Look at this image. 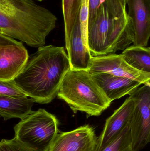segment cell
<instances>
[{"label": "cell", "mask_w": 150, "mask_h": 151, "mask_svg": "<svg viewBox=\"0 0 150 151\" xmlns=\"http://www.w3.org/2000/svg\"><path fill=\"white\" fill-rule=\"evenodd\" d=\"M0 95L13 97L26 96L19 89L13 81H4L0 80Z\"/></svg>", "instance_id": "obj_20"}, {"label": "cell", "mask_w": 150, "mask_h": 151, "mask_svg": "<svg viewBox=\"0 0 150 151\" xmlns=\"http://www.w3.org/2000/svg\"><path fill=\"white\" fill-rule=\"evenodd\" d=\"M89 0H82L81 9L79 12V22L81 27L82 37L85 45L88 48V19H89Z\"/></svg>", "instance_id": "obj_19"}, {"label": "cell", "mask_w": 150, "mask_h": 151, "mask_svg": "<svg viewBox=\"0 0 150 151\" xmlns=\"http://www.w3.org/2000/svg\"><path fill=\"white\" fill-rule=\"evenodd\" d=\"M112 18L106 1L105 2L95 21L88 28V49L92 56L109 55L108 38Z\"/></svg>", "instance_id": "obj_8"}, {"label": "cell", "mask_w": 150, "mask_h": 151, "mask_svg": "<svg viewBox=\"0 0 150 151\" xmlns=\"http://www.w3.org/2000/svg\"><path fill=\"white\" fill-rule=\"evenodd\" d=\"M135 107L130 97L106 121L102 133L97 137L95 151H100L110 144L129 123Z\"/></svg>", "instance_id": "obj_9"}, {"label": "cell", "mask_w": 150, "mask_h": 151, "mask_svg": "<svg viewBox=\"0 0 150 151\" xmlns=\"http://www.w3.org/2000/svg\"><path fill=\"white\" fill-rule=\"evenodd\" d=\"M23 43L0 46V80L12 81L21 71L29 58Z\"/></svg>", "instance_id": "obj_11"}, {"label": "cell", "mask_w": 150, "mask_h": 151, "mask_svg": "<svg viewBox=\"0 0 150 151\" xmlns=\"http://www.w3.org/2000/svg\"><path fill=\"white\" fill-rule=\"evenodd\" d=\"M88 71L91 74L106 73L132 79L142 84L150 86V73L134 69L125 62L122 55L111 54L92 57Z\"/></svg>", "instance_id": "obj_6"}, {"label": "cell", "mask_w": 150, "mask_h": 151, "mask_svg": "<svg viewBox=\"0 0 150 151\" xmlns=\"http://www.w3.org/2000/svg\"><path fill=\"white\" fill-rule=\"evenodd\" d=\"M57 96L65 101L74 113L82 112L88 117L100 116L112 103L90 73L83 70H70Z\"/></svg>", "instance_id": "obj_3"}, {"label": "cell", "mask_w": 150, "mask_h": 151, "mask_svg": "<svg viewBox=\"0 0 150 151\" xmlns=\"http://www.w3.org/2000/svg\"><path fill=\"white\" fill-rule=\"evenodd\" d=\"M97 137L89 125L74 130L59 132L48 151H95Z\"/></svg>", "instance_id": "obj_7"}, {"label": "cell", "mask_w": 150, "mask_h": 151, "mask_svg": "<svg viewBox=\"0 0 150 151\" xmlns=\"http://www.w3.org/2000/svg\"><path fill=\"white\" fill-rule=\"evenodd\" d=\"M0 151H35L21 143L14 137L11 140L2 139L0 142Z\"/></svg>", "instance_id": "obj_21"}, {"label": "cell", "mask_w": 150, "mask_h": 151, "mask_svg": "<svg viewBox=\"0 0 150 151\" xmlns=\"http://www.w3.org/2000/svg\"><path fill=\"white\" fill-rule=\"evenodd\" d=\"M82 0H62L65 40L68 38L79 15Z\"/></svg>", "instance_id": "obj_17"}, {"label": "cell", "mask_w": 150, "mask_h": 151, "mask_svg": "<svg viewBox=\"0 0 150 151\" xmlns=\"http://www.w3.org/2000/svg\"><path fill=\"white\" fill-rule=\"evenodd\" d=\"M106 0H89V19L88 27L93 24L102 4Z\"/></svg>", "instance_id": "obj_22"}, {"label": "cell", "mask_w": 150, "mask_h": 151, "mask_svg": "<svg viewBox=\"0 0 150 151\" xmlns=\"http://www.w3.org/2000/svg\"><path fill=\"white\" fill-rule=\"evenodd\" d=\"M91 75L111 102L126 95H130L142 84L132 79L106 73Z\"/></svg>", "instance_id": "obj_13"}, {"label": "cell", "mask_w": 150, "mask_h": 151, "mask_svg": "<svg viewBox=\"0 0 150 151\" xmlns=\"http://www.w3.org/2000/svg\"><path fill=\"white\" fill-rule=\"evenodd\" d=\"M65 45L70 70L88 71L92 56L84 43L78 16Z\"/></svg>", "instance_id": "obj_12"}, {"label": "cell", "mask_w": 150, "mask_h": 151, "mask_svg": "<svg viewBox=\"0 0 150 151\" xmlns=\"http://www.w3.org/2000/svg\"><path fill=\"white\" fill-rule=\"evenodd\" d=\"M120 1L123 7L125 8V9H126L127 0H120Z\"/></svg>", "instance_id": "obj_25"}, {"label": "cell", "mask_w": 150, "mask_h": 151, "mask_svg": "<svg viewBox=\"0 0 150 151\" xmlns=\"http://www.w3.org/2000/svg\"><path fill=\"white\" fill-rule=\"evenodd\" d=\"M59 124L54 115L40 108L15 126V138L33 150L48 151L59 133Z\"/></svg>", "instance_id": "obj_4"}, {"label": "cell", "mask_w": 150, "mask_h": 151, "mask_svg": "<svg viewBox=\"0 0 150 151\" xmlns=\"http://www.w3.org/2000/svg\"><path fill=\"white\" fill-rule=\"evenodd\" d=\"M134 40L133 24L127 12L119 18H113L108 38L109 54L124 50Z\"/></svg>", "instance_id": "obj_14"}, {"label": "cell", "mask_w": 150, "mask_h": 151, "mask_svg": "<svg viewBox=\"0 0 150 151\" xmlns=\"http://www.w3.org/2000/svg\"><path fill=\"white\" fill-rule=\"evenodd\" d=\"M22 43L0 32V46L19 45Z\"/></svg>", "instance_id": "obj_24"}, {"label": "cell", "mask_w": 150, "mask_h": 151, "mask_svg": "<svg viewBox=\"0 0 150 151\" xmlns=\"http://www.w3.org/2000/svg\"><path fill=\"white\" fill-rule=\"evenodd\" d=\"M36 1H43V0H36Z\"/></svg>", "instance_id": "obj_26"}, {"label": "cell", "mask_w": 150, "mask_h": 151, "mask_svg": "<svg viewBox=\"0 0 150 151\" xmlns=\"http://www.w3.org/2000/svg\"><path fill=\"white\" fill-rule=\"evenodd\" d=\"M70 70L63 47L43 46L29 56L13 82L34 103H51L56 97L63 80Z\"/></svg>", "instance_id": "obj_1"}, {"label": "cell", "mask_w": 150, "mask_h": 151, "mask_svg": "<svg viewBox=\"0 0 150 151\" xmlns=\"http://www.w3.org/2000/svg\"><path fill=\"white\" fill-rule=\"evenodd\" d=\"M57 20L33 0H0V32L30 47L44 46Z\"/></svg>", "instance_id": "obj_2"}, {"label": "cell", "mask_w": 150, "mask_h": 151, "mask_svg": "<svg viewBox=\"0 0 150 151\" xmlns=\"http://www.w3.org/2000/svg\"><path fill=\"white\" fill-rule=\"evenodd\" d=\"M34 102L27 96L0 95V118L6 121L13 118L23 119L33 111Z\"/></svg>", "instance_id": "obj_15"}, {"label": "cell", "mask_w": 150, "mask_h": 151, "mask_svg": "<svg viewBox=\"0 0 150 151\" xmlns=\"http://www.w3.org/2000/svg\"><path fill=\"white\" fill-rule=\"evenodd\" d=\"M134 32L133 46L146 47L150 36V0H127Z\"/></svg>", "instance_id": "obj_10"}, {"label": "cell", "mask_w": 150, "mask_h": 151, "mask_svg": "<svg viewBox=\"0 0 150 151\" xmlns=\"http://www.w3.org/2000/svg\"><path fill=\"white\" fill-rule=\"evenodd\" d=\"M125 62L134 69L150 73V49L132 46L123 50L121 54Z\"/></svg>", "instance_id": "obj_16"}, {"label": "cell", "mask_w": 150, "mask_h": 151, "mask_svg": "<svg viewBox=\"0 0 150 151\" xmlns=\"http://www.w3.org/2000/svg\"><path fill=\"white\" fill-rule=\"evenodd\" d=\"M129 123L120 134L100 151H132Z\"/></svg>", "instance_id": "obj_18"}, {"label": "cell", "mask_w": 150, "mask_h": 151, "mask_svg": "<svg viewBox=\"0 0 150 151\" xmlns=\"http://www.w3.org/2000/svg\"><path fill=\"white\" fill-rule=\"evenodd\" d=\"M129 97L135 107L129 122L132 151H140L150 142V86L137 88Z\"/></svg>", "instance_id": "obj_5"}, {"label": "cell", "mask_w": 150, "mask_h": 151, "mask_svg": "<svg viewBox=\"0 0 150 151\" xmlns=\"http://www.w3.org/2000/svg\"><path fill=\"white\" fill-rule=\"evenodd\" d=\"M106 2L109 12L114 18H119L127 11L120 0H106Z\"/></svg>", "instance_id": "obj_23"}]
</instances>
